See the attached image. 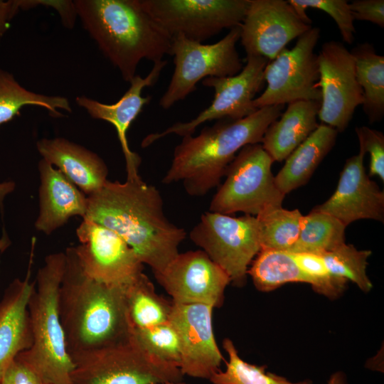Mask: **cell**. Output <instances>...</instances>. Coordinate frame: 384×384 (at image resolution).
<instances>
[{"label":"cell","mask_w":384,"mask_h":384,"mask_svg":"<svg viewBox=\"0 0 384 384\" xmlns=\"http://www.w3.org/2000/svg\"><path fill=\"white\" fill-rule=\"evenodd\" d=\"M255 287L270 292L289 282L311 284L298 267L291 252L261 249L247 270Z\"/></svg>","instance_id":"4316f807"},{"label":"cell","mask_w":384,"mask_h":384,"mask_svg":"<svg viewBox=\"0 0 384 384\" xmlns=\"http://www.w3.org/2000/svg\"><path fill=\"white\" fill-rule=\"evenodd\" d=\"M359 146L370 154L369 175L384 181V135L366 126L356 128Z\"/></svg>","instance_id":"d590c367"},{"label":"cell","mask_w":384,"mask_h":384,"mask_svg":"<svg viewBox=\"0 0 384 384\" xmlns=\"http://www.w3.org/2000/svg\"><path fill=\"white\" fill-rule=\"evenodd\" d=\"M365 155L359 146L358 154L346 161L334 193L313 210L331 215L346 227L361 219L383 222L384 192L367 175Z\"/></svg>","instance_id":"ac0fdd59"},{"label":"cell","mask_w":384,"mask_h":384,"mask_svg":"<svg viewBox=\"0 0 384 384\" xmlns=\"http://www.w3.org/2000/svg\"><path fill=\"white\" fill-rule=\"evenodd\" d=\"M321 99L318 118L338 132L348 126L355 110L362 105V90L356 80L354 59L344 44L324 43L317 55Z\"/></svg>","instance_id":"4fadbf2b"},{"label":"cell","mask_w":384,"mask_h":384,"mask_svg":"<svg viewBox=\"0 0 384 384\" xmlns=\"http://www.w3.org/2000/svg\"><path fill=\"white\" fill-rule=\"evenodd\" d=\"M58 291L60 322L70 358L129 338L133 334L126 285L103 283L83 270L75 247L65 252Z\"/></svg>","instance_id":"7a4b0ae2"},{"label":"cell","mask_w":384,"mask_h":384,"mask_svg":"<svg viewBox=\"0 0 384 384\" xmlns=\"http://www.w3.org/2000/svg\"><path fill=\"white\" fill-rule=\"evenodd\" d=\"M65 266V254L60 252L47 255L38 270L28 305L32 344L17 356L44 384H71L73 364L58 308Z\"/></svg>","instance_id":"5b68a950"},{"label":"cell","mask_w":384,"mask_h":384,"mask_svg":"<svg viewBox=\"0 0 384 384\" xmlns=\"http://www.w3.org/2000/svg\"><path fill=\"white\" fill-rule=\"evenodd\" d=\"M0 384H44V383L16 356L3 374Z\"/></svg>","instance_id":"f35d334b"},{"label":"cell","mask_w":384,"mask_h":384,"mask_svg":"<svg viewBox=\"0 0 384 384\" xmlns=\"http://www.w3.org/2000/svg\"><path fill=\"white\" fill-rule=\"evenodd\" d=\"M133 332L143 346L159 359L179 368L181 348L178 336L171 323L133 329Z\"/></svg>","instance_id":"d6a6232c"},{"label":"cell","mask_w":384,"mask_h":384,"mask_svg":"<svg viewBox=\"0 0 384 384\" xmlns=\"http://www.w3.org/2000/svg\"><path fill=\"white\" fill-rule=\"evenodd\" d=\"M87 201L83 218L118 234L154 275L179 253L185 230L166 218L159 190L140 176L127 178L124 183L107 180L99 191L87 196Z\"/></svg>","instance_id":"6da1fadb"},{"label":"cell","mask_w":384,"mask_h":384,"mask_svg":"<svg viewBox=\"0 0 384 384\" xmlns=\"http://www.w3.org/2000/svg\"><path fill=\"white\" fill-rule=\"evenodd\" d=\"M20 9L28 10L38 6L51 7L59 14L63 25L73 28L78 18L74 1L70 0H18Z\"/></svg>","instance_id":"8d00e7d4"},{"label":"cell","mask_w":384,"mask_h":384,"mask_svg":"<svg viewBox=\"0 0 384 384\" xmlns=\"http://www.w3.org/2000/svg\"><path fill=\"white\" fill-rule=\"evenodd\" d=\"M297 13L306 21L312 23L306 14L309 8L321 10L336 22L344 42L351 44L355 40L356 29L349 3L346 0H289Z\"/></svg>","instance_id":"836d02e7"},{"label":"cell","mask_w":384,"mask_h":384,"mask_svg":"<svg viewBox=\"0 0 384 384\" xmlns=\"http://www.w3.org/2000/svg\"><path fill=\"white\" fill-rule=\"evenodd\" d=\"M328 384H346L345 376L341 372L335 373L330 377Z\"/></svg>","instance_id":"b9f144b4"},{"label":"cell","mask_w":384,"mask_h":384,"mask_svg":"<svg viewBox=\"0 0 384 384\" xmlns=\"http://www.w3.org/2000/svg\"><path fill=\"white\" fill-rule=\"evenodd\" d=\"M284 105L267 106L242 119H222L204 127L198 136L187 135L174 149L162 182H181L186 192L200 197L218 186L235 154L247 144H260L268 127Z\"/></svg>","instance_id":"3957f363"},{"label":"cell","mask_w":384,"mask_h":384,"mask_svg":"<svg viewBox=\"0 0 384 384\" xmlns=\"http://www.w3.org/2000/svg\"><path fill=\"white\" fill-rule=\"evenodd\" d=\"M321 101L299 100L288 103L286 110L267 129L261 144L274 161H282L319 125Z\"/></svg>","instance_id":"603a6c76"},{"label":"cell","mask_w":384,"mask_h":384,"mask_svg":"<svg viewBox=\"0 0 384 384\" xmlns=\"http://www.w3.org/2000/svg\"><path fill=\"white\" fill-rule=\"evenodd\" d=\"M176 304H201L220 307L230 279L201 250L178 253L154 275Z\"/></svg>","instance_id":"2e32d148"},{"label":"cell","mask_w":384,"mask_h":384,"mask_svg":"<svg viewBox=\"0 0 384 384\" xmlns=\"http://www.w3.org/2000/svg\"><path fill=\"white\" fill-rule=\"evenodd\" d=\"M10 242L7 235L4 232L2 237L0 238V252L6 249L9 246Z\"/></svg>","instance_id":"7bdbcfd3"},{"label":"cell","mask_w":384,"mask_h":384,"mask_svg":"<svg viewBox=\"0 0 384 384\" xmlns=\"http://www.w3.org/2000/svg\"><path fill=\"white\" fill-rule=\"evenodd\" d=\"M166 63L163 60L154 63L151 70L145 78L136 75L130 81L129 89L115 103L105 104L86 96L75 98L78 105L82 107L92 118L106 121L115 128L125 159L127 178L139 176L138 170L141 163L140 156L129 148L127 131L144 106L150 100L149 96L142 97L143 89L152 86L156 82Z\"/></svg>","instance_id":"d6986e66"},{"label":"cell","mask_w":384,"mask_h":384,"mask_svg":"<svg viewBox=\"0 0 384 384\" xmlns=\"http://www.w3.org/2000/svg\"><path fill=\"white\" fill-rule=\"evenodd\" d=\"M159 384H190V383H184V382H182L181 380V381H169V382H165V383H159Z\"/></svg>","instance_id":"ee69618b"},{"label":"cell","mask_w":384,"mask_h":384,"mask_svg":"<svg viewBox=\"0 0 384 384\" xmlns=\"http://www.w3.org/2000/svg\"><path fill=\"white\" fill-rule=\"evenodd\" d=\"M189 237L225 271L230 282L239 287L245 284L248 266L261 249L255 216L233 217L208 211L201 215Z\"/></svg>","instance_id":"9c48e42d"},{"label":"cell","mask_w":384,"mask_h":384,"mask_svg":"<svg viewBox=\"0 0 384 384\" xmlns=\"http://www.w3.org/2000/svg\"><path fill=\"white\" fill-rule=\"evenodd\" d=\"M240 38V26L230 29L221 40L212 44L191 41L182 35L173 37L171 55H174V70L159 105L169 109L206 78L230 77L240 73L243 68L236 49Z\"/></svg>","instance_id":"ba28073f"},{"label":"cell","mask_w":384,"mask_h":384,"mask_svg":"<svg viewBox=\"0 0 384 384\" xmlns=\"http://www.w3.org/2000/svg\"><path fill=\"white\" fill-rule=\"evenodd\" d=\"M319 38V28L311 27L298 38L293 48H284L268 61L264 70L267 87L253 100L255 109L299 100L321 101L317 86L319 65L314 52Z\"/></svg>","instance_id":"30bf717a"},{"label":"cell","mask_w":384,"mask_h":384,"mask_svg":"<svg viewBox=\"0 0 384 384\" xmlns=\"http://www.w3.org/2000/svg\"><path fill=\"white\" fill-rule=\"evenodd\" d=\"M78 17L103 55L127 82L143 59L154 63L171 55L173 38L141 0H75Z\"/></svg>","instance_id":"277c9868"},{"label":"cell","mask_w":384,"mask_h":384,"mask_svg":"<svg viewBox=\"0 0 384 384\" xmlns=\"http://www.w3.org/2000/svg\"><path fill=\"white\" fill-rule=\"evenodd\" d=\"M346 226L335 217L311 210L302 215L297 240L289 252L321 254L345 243Z\"/></svg>","instance_id":"f1b7e54d"},{"label":"cell","mask_w":384,"mask_h":384,"mask_svg":"<svg viewBox=\"0 0 384 384\" xmlns=\"http://www.w3.org/2000/svg\"><path fill=\"white\" fill-rule=\"evenodd\" d=\"M354 20L367 21L384 27L383 0H355L349 3Z\"/></svg>","instance_id":"74e56055"},{"label":"cell","mask_w":384,"mask_h":384,"mask_svg":"<svg viewBox=\"0 0 384 384\" xmlns=\"http://www.w3.org/2000/svg\"><path fill=\"white\" fill-rule=\"evenodd\" d=\"M213 310L206 304L173 302L169 321L178 336L183 375L209 380L224 361L213 331Z\"/></svg>","instance_id":"e0dca14e"},{"label":"cell","mask_w":384,"mask_h":384,"mask_svg":"<svg viewBox=\"0 0 384 384\" xmlns=\"http://www.w3.org/2000/svg\"><path fill=\"white\" fill-rule=\"evenodd\" d=\"M20 11L18 0H0V42L9 28L11 21Z\"/></svg>","instance_id":"ab89813d"},{"label":"cell","mask_w":384,"mask_h":384,"mask_svg":"<svg viewBox=\"0 0 384 384\" xmlns=\"http://www.w3.org/2000/svg\"><path fill=\"white\" fill-rule=\"evenodd\" d=\"M126 297L133 329L148 328L169 321L172 301L159 295L144 272L126 285Z\"/></svg>","instance_id":"83f0119b"},{"label":"cell","mask_w":384,"mask_h":384,"mask_svg":"<svg viewBox=\"0 0 384 384\" xmlns=\"http://www.w3.org/2000/svg\"><path fill=\"white\" fill-rule=\"evenodd\" d=\"M31 105L45 108L54 117L64 116L60 110L72 112L66 97L30 91L11 73L0 68V126L20 115L23 107Z\"/></svg>","instance_id":"484cf974"},{"label":"cell","mask_w":384,"mask_h":384,"mask_svg":"<svg viewBox=\"0 0 384 384\" xmlns=\"http://www.w3.org/2000/svg\"><path fill=\"white\" fill-rule=\"evenodd\" d=\"M15 188V183L12 181L0 183V207L2 208L3 201L5 196L12 192Z\"/></svg>","instance_id":"60d3db41"},{"label":"cell","mask_w":384,"mask_h":384,"mask_svg":"<svg viewBox=\"0 0 384 384\" xmlns=\"http://www.w3.org/2000/svg\"><path fill=\"white\" fill-rule=\"evenodd\" d=\"M331 276L355 283L362 291L368 292L372 283L366 274L370 250H358L353 245L343 243L336 248L319 254Z\"/></svg>","instance_id":"1f68e13d"},{"label":"cell","mask_w":384,"mask_h":384,"mask_svg":"<svg viewBox=\"0 0 384 384\" xmlns=\"http://www.w3.org/2000/svg\"><path fill=\"white\" fill-rule=\"evenodd\" d=\"M172 38L182 35L202 43L223 29L240 26L250 0H141Z\"/></svg>","instance_id":"8fae6325"},{"label":"cell","mask_w":384,"mask_h":384,"mask_svg":"<svg viewBox=\"0 0 384 384\" xmlns=\"http://www.w3.org/2000/svg\"><path fill=\"white\" fill-rule=\"evenodd\" d=\"M267 63L262 57L247 56L245 65L237 75L203 79L202 85L214 90L211 104L191 121L176 122L161 132L147 135L142 140V146L147 147L171 134L181 137L193 135L198 126L208 121L238 119L252 114L257 110L253 100L264 84V70Z\"/></svg>","instance_id":"7c38bea8"},{"label":"cell","mask_w":384,"mask_h":384,"mask_svg":"<svg viewBox=\"0 0 384 384\" xmlns=\"http://www.w3.org/2000/svg\"><path fill=\"white\" fill-rule=\"evenodd\" d=\"M311 27L289 1L250 0L240 26V39L247 56L262 57L270 61L291 41Z\"/></svg>","instance_id":"9a60e30c"},{"label":"cell","mask_w":384,"mask_h":384,"mask_svg":"<svg viewBox=\"0 0 384 384\" xmlns=\"http://www.w3.org/2000/svg\"><path fill=\"white\" fill-rule=\"evenodd\" d=\"M32 243L29 267L24 279H16L0 300V380L14 358L32 344L28 302L35 287L31 280Z\"/></svg>","instance_id":"ffe728a7"},{"label":"cell","mask_w":384,"mask_h":384,"mask_svg":"<svg viewBox=\"0 0 384 384\" xmlns=\"http://www.w3.org/2000/svg\"><path fill=\"white\" fill-rule=\"evenodd\" d=\"M350 52L363 92V112L370 124L379 122L384 115V56L370 43H360Z\"/></svg>","instance_id":"d4e9b609"},{"label":"cell","mask_w":384,"mask_h":384,"mask_svg":"<svg viewBox=\"0 0 384 384\" xmlns=\"http://www.w3.org/2000/svg\"><path fill=\"white\" fill-rule=\"evenodd\" d=\"M300 270L311 280L314 290L329 298H336L343 291L346 281L331 275L322 256L312 252H292Z\"/></svg>","instance_id":"e575fe53"},{"label":"cell","mask_w":384,"mask_h":384,"mask_svg":"<svg viewBox=\"0 0 384 384\" xmlns=\"http://www.w3.org/2000/svg\"><path fill=\"white\" fill-rule=\"evenodd\" d=\"M76 230L80 242L75 247L84 272L109 284L127 285L143 273L144 264L115 232L82 218Z\"/></svg>","instance_id":"5bb4252c"},{"label":"cell","mask_w":384,"mask_h":384,"mask_svg":"<svg viewBox=\"0 0 384 384\" xmlns=\"http://www.w3.org/2000/svg\"><path fill=\"white\" fill-rule=\"evenodd\" d=\"M302 215L298 209L287 210L281 206L255 216L261 249L289 251L298 239Z\"/></svg>","instance_id":"f546056e"},{"label":"cell","mask_w":384,"mask_h":384,"mask_svg":"<svg viewBox=\"0 0 384 384\" xmlns=\"http://www.w3.org/2000/svg\"><path fill=\"white\" fill-rule=\"evenodd\" d=\"M42 159L55 166L85 195L99 191L107 181V167L95 152L66 139L43 138L36 143Z\"/></svg>","instance_id":"7402d4cb"},{"label":"cell","mask_w":384,"mask_h":384,"mask_svg":"<svg viewBox=\"0 0 384 384\" xmlns=\"http://www.w3.org/2000/svg\"><path fill=\"white\" fill-rule=\"evenodd\" d=\"M273 162L260 143L242 147L228 166L225 180L213 196L209 211L257 216L281 207L285 195L276 186L271 171Z\"/></svg>","instance_id":"52a82bcc"},{"label":"cell","mask_w":384,"mask_h":384,"mask_svg":"<svg viewBox=\"0 0 384 384\" xmlns=\"http://www.w3.org/2000/svg\"><path fill=\"white\" fill-rule=\"evenodd\" d=\"M338 132L324 124L318 127L285 159L274 176L277 188L284 195L304 186L335 144Z\"/></svg>","instance_id":"cb8c5ba5"},{"label":"cell","mask_w":384,"mask_h":384,"mask_svg":"<svg viewBox=\"0 0 384 384\" xmlns=\"http://www.w3.org/2000/svg\"><path fill=\"white\" fill-rule=\"evenodd\" d=\"M38 170L40 210L36 228L50 235L73 216L83 218L88 206L86 195L59 169L43 159L38 163Z\"/></svg>","instance_id":"44dd1931"},{"label":"cell","mask_w":384,"mask_h":384,"mask_svg":"<svg viewBox=\"0 0 384 384\" xmlns=\"http://www.w3.org/2000/svg\"><path fill=\"white\" fill-rule=\"evenodd\" d=\"M71 384H159L181 381L179 368L150 353L134 335L72 358Z\"/></svg>","instance_id":"8992f818"},{"label":"cell","mask_w":384,"mask_h":384,"mask_svg":"<svg viewBox=\"0 0 384 384\" xmlns=\"http://www.w3.org/2000/svg\"><path fill=\"white\" fill-rule=\"evenodd\" d=\"M223 347L228 354L225 370H218L209 379L213 384H312L306 380L292 383L272 373H265V366H257L243 361L233 342L225 338Z\"/></svg>","instance_id":"4dcf8cb0"}]
</instances>
